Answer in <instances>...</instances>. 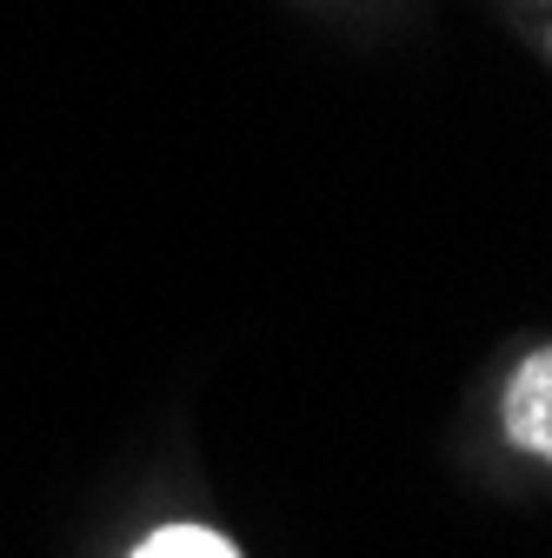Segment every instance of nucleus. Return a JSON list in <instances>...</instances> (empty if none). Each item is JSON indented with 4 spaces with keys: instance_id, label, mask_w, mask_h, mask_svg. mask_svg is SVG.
I'll list each match as a JSON object with an SVG mask.
<instances>
[{
    "instance_id": "f257e3e1",
    "label": "nucleus",
    "mask_w": 552,
    "mask_h": 558,
    "mask_svg": "<svg viewBox=\"0 0 552 558\" xmlns=\"http://www.w3.org/2000/svg\"><path fill=\"white\" fill-rule=\"evenodd\" d=\"M506 433H513V446L552 459V345L513 373V386H506Z\"/></svg>"
},
{
    "instance_id": "f03ea898",
    "label": "nucleus",
    "mask_w": 552,
    "mask_h": 558,
    "mask_svg": "<svg viewBox=\"0 0 552 558\" xmlns=\"http://www.w3.org/2000/svg\"><path fill=\"white\" fill-rule=\"evenodd\" d=\"M133 558H240L220 532H206V525H167V532H154Z\"/></svg>"
}]
</instances>
